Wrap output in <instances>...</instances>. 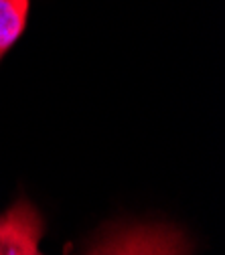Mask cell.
<instances>
[{
    "mask_svg": "<svg viewBox=\"0 0 225 255\" xmlns=\"http://www.w3.org/2000/svg\"><path fill=\"white\" fill-rule=\"evenodd\" d=\"M98 255H193L187 233L171 223H114L89 249Z\"/></svg>",
    "mask_w": 225,
    "mask_h": 255,
    "instance_id": "1",
    "label": "cell"
},
{
    "mask_svg": "<svg viewBox=\"0 0 225 255\" xmlns=\"http://www.w3.org/2000/svg\"><path fill=\"white\" fill-rule=\"evenodd\" d=\"M45 219L26 197H18L0 215V255H39Z\"/></svg>",
    "mask_w": 225,
    "mask_h": 255,
    "instance_id": "2",
    "label": "cell"
},
{
    "mask_svg": "<svg viewBox=\"0 0 225 255\" xmlns=\"http://www.w3.org/2000/svg\"><path fill=\"white\" fill-rule=\"evenodd\" d=\"M30 16V0H0V63L22 39Z\"/></svg>",
    "mask_w": 225,
    "mask_h": 255,
    "instance_id": "3",
    "label": "cell"
},
{
    "mask_svg": "<svg viewBox=\"0 0 225 255\" xmlns=\"http://www.w3.org/2000/svg\"><path fill=\"white\" fill-rule=\"evenodd\" d=\"M39 255H41V253H39ZM89 255H98V253H93V251H89Z\"/></svg>",
    "mask_w": 225,
    "mask_h": 255,
    "instance_id": "4",
    "label": "cell"
}]
</instances>
